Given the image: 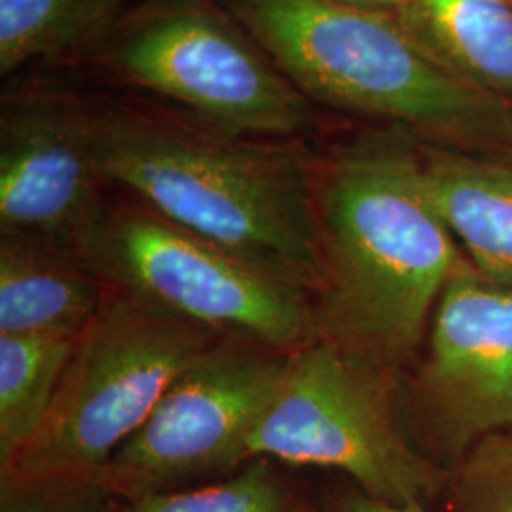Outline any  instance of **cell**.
<instances>
[{
    "instance_id": "4fadbf2b",
    "label": "cell",
    "mask_w": 512,
    "mask_h": 512,
    "mask_svg": "<svg viewBox=\"0 0 512 512\" xmlns=\"http://www.w3.org/2000/svg\"><path fill=\"white\" fill-rule=\"evenodd\" d=\"M401 23L448 69L512 105V0H414Z\"/></svg>"
},
{
    "instance_id": "3957f363",
    "label": "cell",
    "mask_w": 512,
    "mask_h": 512,
    "mask_svg": "<svg viewBox=\"0 0 512 512\" xmlns=\"http://www.w3.org/2000/svg\"><path fill=\"white\" fill-rule=\"evenodd\" d=\"M311 103L421 143L512 152V105L461 78L399 19L340 0H217Z\"/></svg>"
},
{
    "instance_id": "9c48e42d",
    "label": "cell",
    "mask_w": 512,
    "mask_h": 512,
    "mask_svg": "<svg viewBox=\"0 0 512 512\" xmlns=\"http://www.w3.org/2000/svg\"><path fill=\"white\" fill-rule=\"evenodd\" d=\"M427 348L401 380L404 421L450 471L478 442L512 431V289L461 260L440 293Z\"/></svg>"
},
{
    "instance_id": "2e32d148",
    "label": "cell",
    "mask_w": 512,
    "mask_h": 512,
    "mask_svg": "<svg viewBox=\"0 0 512 512\" xmlns=\"http://www.w3.org/2000/svg\"><path fill=\"white\" fill-rule=\"evenodd\" d=\"M118 512H321L272 459L247 461L234 475L196 488L122 499Z\"/></svg>"
},
{
    "instance_id": "e0dca14e",
    "label": "cell",
    "mask_w": 512,
    "mask_h": 512,
    "mask_svg": "<svg viewBox=\"0 0 512 512\" xmlns=\"http://www.w3.org/2000/svg\"><path fill=\"white\" fill-rule=\"evenodd\" d=\"M101 473H0V512H118Z\"/></svg>"
},
{
    "instance_id": "9a60e30c",
    "label": "cell",
    "mask_w": 512,
    "mask_h": 512,
    "mask_svg": "<svg viewBox=\"0 0 512 512\" xmlns=\"http://www.w3.org/2000/svg\"><path fill=\"white\" fill-rule=\"evenodd\" d=\"M76 338L0 336V469L48 420Z\"/></svg>"
},
{
    "instance_id": "ac0fdd59",
    "label": "cell",
    "mask_w": 512,
    "mask_h": 512,
    "mask_svg": "<svg viewBox=\"0 0 512 512\" xmlns=\"http://www.w3.org/2000/svg\"><path fill=\"white\" fill-rule=\"evenodd\" d=\"M446 488L456 512H512V431L471 448L448 471Z\"/></svg>"
},
{
    "instance_id": "277c9868",
    "label": "cell",
    "mask_w": 512,
    "mask_h": 512,
    "mask_svg": "<svg viewBox=\"0 0 512 512\" xmlns=\"http://www.w3.org/2000/svg\"><path fill=\"white\" fill-rule=\"evenodd\" d=\"M401 380L315 338L291 355L251 437L249 459L332 469L368 497L425 507L446 488L448 471L412 439Z\"/></svg>"
},
{
    "instance_id": "d6986e66",
    "label": "cell",
    "mask_w": 512,
    "mask_h": 512,
    "mask_svg": "<svg viewBox=\"0 0 512 512\" xmlns=\"http://www.w3.org/2000/svg\"><path fill=\"white\" fill-rule=\"evenodd\" d=\"M319 509L321 512H427L421 505H397L368 497L357 488L325 497Z\"/></svg>"
},
{
    "instance_id": "ba28073f",
    "label": "cell",
    "mask_w": 512,
    "mask_h": 512,
    "mask_svg": "<svg viewBox=\"0 0 512 512\" xmlns=\"http://www.w3.org/2000/svg\"><path fill=\"white\" fill-rule=\"evenodd\" d=\"M293 353L224 336L165 391L141 429L99 471L122 499L234 475L274 403Z\"/></svg>"
},
{
    "instance_id": "8992f818",
    "label": "cell",
    "mask_w": 512,
    "mask_h": 512,
    "mask_svg": "<svg viewBox=\"0 0 512 512\" xmlns=\"http://www.w3.org/2000/svg\"><path fill=\"white\" fill-rule=\"evenodd\" d=\"M118 78L239 137L302 139L315 128L310 99L217 0H148L105 44Z\"/></svg>"
},
{
    "instance_id": "5b68a950",
    "label": "cell",
    "mask_w": 512,
    "mask_h": 512,
    "mask_svg": "<svg viewBox=\"0 0 512 512\" xmlns=\"http://www.w3.org/2000/svg\"><path fill=\"white\" fill-rule=\"evenodd\" d=\"M220 338L135 294L109 289L76 338L48 420L0 473H99Z\"/></svg>"
},
{
    "instance_id": "6da1fadb",
    "label": "cell",
    "mask_w": 512,
    "mask_h": 512,
    "mask_svg": "<svg viewBox=\"0 0 512 512\" xmlns=\"http://www.w3.org/2000/svg\"><path fill=\"white\" fill-rule=\"evenodd\" d=\"M93 156L160 217L315 298L321 251L317 158L302 139L239 137L177 112L93 95Z\"/></svg>"
},
{
    "instance_id": "52a82bcc",
    "label": "cell",
    "mask_w": 512,
    "mask_h": 512,
    "mask_svg": "<svg viewBox=\"0 0 512 512\" xmlns=\"http://www.w3.org/2000/svg\"><path fill=\"white\" fill-rule=\"evenodd\" d=\"M82 256L110 289L220 336L285 353L319 338L310 294L258 272L143 203L110 205Z\"/></svg>"
},
{
    "instance_id": "ffe728a7",
    "label": "cell",
    "mask_w": 512,
    "mask_h": 512,
    "mask_svg": "<svg viewBox=\"0 0 512 512\" xmlns=\"http://www.w3.org/2000/svg\"><path fill=\"white\" fill-rule=\"evenodd\" d=\"M340 2H348L359 8L366 10H374L391 18L401 19L406 16V12L410 10V6L414 4V0H340Z\"/></svg>"
},
{
    "instance_id": "7c38bea8",
    "label": "cell",
    "mask_w": 512,
    "mask_h": 512,
    "mask_svg": "<svg viewBox=\"0 0 512 512\" xmlns=\"http://www.w3.org/2000/svg\"><path fill=\"white\" fill-rule=\"evenodd\" d=\"M109 289L76 251L0 236V336L78 338Z\"/></svg>"
},
{
    "instance_id": "8fae6325",
    "label": "cell",
    "mask_w": 512,
    "mask_h": 512,
    "mask_svg": "<svg viewBox=\"0 0 512 512\" xmlns=\"http://www.w3.org/2000/svg\"><path fill=\"white\" fill-rule=\"evenodd\" d=\"M420 143L427 192L478 274L512 289V152Z\"/></svg>"
},
{
    "instance_id": "7a4b0ae2",
    "label": "cell",
    "mask_w": 512,
    "mask_h": 512,
    "mask_svg": "<svg viewBox=\"0 0 512 512\" xmlns=\"http://www.w3.org/2000/svg\"><path fill=\"white\" fill-rule=\"evenodd\" d=\"M315 209L317 336L403 378L465 258L427 192L418 139L374 129L336 145L317 158Z\"/></svg>"
},
{
    "instance_id": "30bf717a",
    "label": "cell",
    "mask_w": 512,
    "mask_h": 512,
    "mask_svg": "<svg viewBox=\"0 0 512 512\" xmlns=\"http://www.w3.org/2000/svg\"><path fill=\"white\" fill-rule=\"evenodd\" d=\"M84 97L19 93L0 118V236L84 253L110 203Z\"/></svg>"
},
{
    "instance_id": "5bb4252c",
    "label": "cell",
    "mask_w": 512,
    "mask_h": 512,
    "mask_svg": "<svg viewBox=\"0 0 512 512\" xmlns=\"http://www.w3.org/2000/svg\"><path fill=\"white\" fill-rule=\"evenodd\" d=\"M124 0H0V73L109 42Z\"/></svg>"
}]
</instances>
